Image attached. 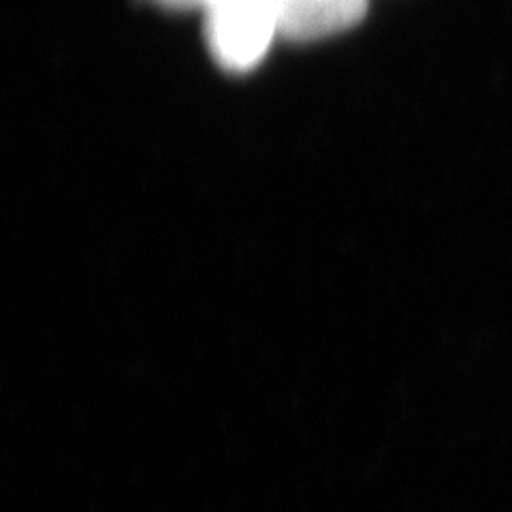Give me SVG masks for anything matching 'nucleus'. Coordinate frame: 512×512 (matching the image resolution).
Returning <instances> with one entry per match:
<instances>
[{
	"label": "nucleus",
	"instance_id": "obj_3",
	"mask_svg": "<svg viewBox=\"0 0 512 512\" xmlns=\"http://www.w3.org/2000/svg\"><path fill=\"white\" fill-rule=\"evenodd\" d=\"M158 7H165L171 11H190V9H201L205 11L210 0H152Z\"/></svg>",
	"mask_w": 512,
	"mask_h": 512
},
{
	"label": "nucleus",
	"instance_id": "obj_1",
	"mask_svg": "<svg viewBox=\"0 0 512 512\" xmlns=\"http://www.w3.org/2000/svg\"><path fill=\"white\" fill-rule=\"evenodd\" d=\"M205 39L222 69H254L280 35L278 0H210L205 7Z\"/></svg>",
	"mask_w": 512,
	"mask_h": 512
},
{
	"label": "nucleus",
	"instance_id": "obj_2",
	"mask_svg": "<svg viewBox=\"0 0 512 512\" xmlns=\"http://www.w3.org/2000/svg\"><path fill=\"white\" fill-rule=\"evenodd\" d=\"M367 0H278L280 35L291 41H318L357 26Z\"/></svg>",
	"mask_w": 512,
	"mask_h": 512
}]
</instances>
